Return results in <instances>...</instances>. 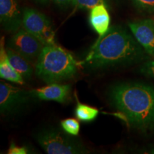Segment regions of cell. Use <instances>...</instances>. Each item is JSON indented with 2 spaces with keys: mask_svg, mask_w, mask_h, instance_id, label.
<instances>
[{
  "mask_svg": "<svg viewBox=\"0 0 154 154\" xmlns=\"http://www.w3.org/2000/svg\"><path fill=\"white\" fill-rule=\"evenodd\" d=\"M34 1L38 4H40V5H47L50 2V0H34Z\"/></svg>",
  "mask_w": 154,
  "mask_h": 154,
  "instance_id": "cell-21",
  "label": "cell"
},
{
  "mask_svg": "<svg viewBox=\"0 0 154 154\" xmlns=\"http://www.w3.org/2000/svg\"><path fill=\"white\" fill-rule=\"evenodd\" d=\"M73 0H54V2L60 8H66L72 5Z\"/></svg>",
  "mask_w": 154,
  "mask_h": 154,
  "instance_id": "cell-20",
  "label": "cell"
},
{
  "mask_svg": "<svg viewBox=\"0 0 154 154\" xmlns=\"http://www.w3.org/2000/svg\"><path fill=\"white\" fill-rule=\"evenodd\" d=\"M109 101L119 115L130 126L139 131H154V87L139 82L122 83L113 86Z\"/></svg>",
  "mask_w": 154,
  "mask_h": 154,
  "instance_id": "cell-2",
  "label": "cell"
},
{
  "mask_svg": "<svg viewBox=\"0 0 154 154\" xmlns=\"http://www.w3.org/2000/svg\"><path fill=\"white\" fill-rule=\"evenodd\" d=\"M99 111L96 108L90 106L80 102H77L75 109V116L79 120L84 122H91L94 121L98 114Z\"/></svg>",
  "mask_w": 154,
  "mask_h": 154,
  "instance_id": "cell-14",
  "label": "cell"
},
{
  "mask_svg": "<svg viewBox=\"0 0 154 154\" xmlns=\"http://www.w3.org/2000/svg\"><path fill=\"white\" fill-rule=\"evenodd\" d=\"M72 86L69 84H60L57 83L36 88L31 91L32 96L42 101H53L58 103H66L69 97Z\"/></svg>",
  "mask_w": 154,
  "mask_h": 154,
  "instance_id": "cell-10",
  "label": "cell"
},
{
  "mask_svg": "<svg viewBox=\"0 0 154 154\" xmlns=\"http://www.w3.org/2000/svg\"><path fill=\"white\" fill-rule=\"evenodd\" d=\"M149 57L134 35L123 26L116 25L96 42L82 63L88 69H99L136 63Z\"/></svg>",
  "mask_w": 154,
  "mask_h": 154,
  "instance_id": "cell-1",
  "label": "cell"
},
{
  "mask_svg": "<svg viewBox=\"0 0 154 154\" xmlns=\"http://www.w3.org/2000/svg\"><path fill=\"white\" fill-rule=\"evenodd\" d=\"M7 52L11 66L24 80L29 79L34 72L32 63L10 48L7 47Z\"/></svg>",
  "mask_w": 154,
  "mask_h": 154,
  "instance_id": "cell-13",
  "label": "cell"
},
{
  "mask_svg": "<svg viewBox=\"0 0 154 154\" xmlns=\"http://www.w3.org/2000/svg\"><path fill=\"white\" fill-rule=\"evenodd\" d=\"M128 27L135 38L147 54L154 59V20L144 19L128 23Z\"/></svg>",
  "mask_w": 154,
  "mask_h": 154,
  "instance_id": "cell-8",
  "label": "cell"
},
{
  "mask_svg": "<svg viewBox=\"0 0 154 154\" xmlns=\"http://www.w3.org/2000/svg\"><path fill=\"white\" fill-rule=\"evenodd\" d=\"M44 44L33 34L25 29H19L11 36L8 42L10 49L22 56L29 62H36Z\"/></svg>",
  "mask_w": 154,
  "mask_h": 154,
  "instance_id": "cell-6",
  "label": "cell"
},
{
  "mask_svg": "<svg viewBox=\"0 0 154 154\" xmlns=\"http://www.w3.org/2000/svg\"><path fill=\"white\" fill-rule=\"evenodd\" d=\"M36 74L48 84L70 79L77 72V62L71 54L55 43L44 45L35 64Z\"/></svg>",
  "mask_w": 154,
  "mask_h": 154,
  "instance_id": "cell-3",
  "label": "cell"
},
{
  "mask_svg": "<svg viewBox=\"0 0 154 154\" xmlns=\"http://www.w3.org/2000/svg\"><path fill=\"white\" fill-rule=\"evenodd\" d=\"M23 29L36 36L44 45L54 43L55 32L49 19L34 9H23Z\"/></svg>",
  "mask_w": 154,
  "mask_h": 154,
  "instance_id": "cell-5",
  "label": "cell"
},
{
  "mask_svg": "<svg viewBox=\"0 0 154 154\" xmlns=\"http://www.w3.org/2000/svg\"><path fill=\"white\" fill-rule=\"evenodd\" d=\"M23 11L17 0H0V22L6 32L15 33L22 26Z\"/></svg>",
  "mask_w": 154,
  "mask_h": 154,
  "instance_id": "cell-9",
  "label": "cell"
},
{
  "mask_svg": "<svg viewBox=\"0 0 154 154\" xmlns=\"http://www.w3.org/2000/svg\"><path fill=\"white\" fill-rule=\"evenodd\" d=\"M136 9L149 14H154V0H131Z\"/></svg>",
  "mask_w": 154,
  "mask_h": 154,
  "instance_id": "cell-17",
  "label": "cell"
},
{
  "mask_svg": "<svg viewBox=\"0 0 154 154\" xmlns=\"http://www.w3.org/2000/svg\"><path fill=\"white\" fill-rule=\"evenodd\" d=\"M100 4L108 5V0H73L72 6L77 9L91 10Z\"/></svg>",
  "mask_w": 154,
  "mask_h": 154,
  "instance_id": "cell-16",
  "label": "cell"
},
{
  "mask_svg": "<svg viewBox=\"0 0 154 154\" xmlns=\"http://www.w3.org/2000/svg\"><path fill=\"white\" fill-rule=\"evenodd\" d=\"M32 96L25 91L1 82L0 83V111L3 115L14 114L26 106Z\"/></svg>",
  "mask_w": 154,
  "mask_h": 154,
  "instance_id": "cell-7",
  "label": "cell"
},
{
  "mask_svg": "<svg viewBox=\"0 0 154 154\" xmlns=\"http://www.w3.org/2000/svg\"><path fill=\"white\" fill-rule=\"evenodd\" d=\"M139 72L144 76L154 79V59L145 61L139 68Z\"/></svg>",
  "mask_w": 154,
  "mask_h": 154,
  "instance_id": "cell-18",
  "label": "cell"
},
{
  "mask_svg": "<svg viewBox=\"0 0 154 154\" xmlns=\"http://www.w3.org/2000/svg\"><path fill=\"white\" fill-rule=\"evenodd\" d=\"M61 126L63 131L67 134L76 136L80 130V124L78 120L75 119H66L61 121Z\"/></svg>",
  "mask_w": 154,
  "mask_h": 154,
  "instance_id": "cell-15",
  "label": "cell"
},
{
  "mask_svg": "<svg viewBox=\"0 0 154 154\" xmlns=\"http://www.w3.org/2000/svg\"><path fill=\"white\" fill-rule=\"evenodd\" d=\"M88 21L93 29L99 35V41L110 29L111 17L108 10V5L100 4L90 10Z\"/></svg>",
  "mask_w": 154,
  "mask_h": 154,
  "instance_id": "cell-11",
  "label": "cell"
},
{
  "mask_svg": "<svg viewBox=\"0 0 154 154\" xmlns=\"http://www.w3.org/2000/svg\"><path fill=\"white\" fill-rule=\"evenodd\" d=\"M29 150L26 146H19L14 143H11L8 150L9 154H26Z\"/></svg>",
  "mask_w": 154,
  "mask_h": 154,
  "instance_id": "cell-19",
  "label": "cell"
},
{
  "mask_svg": "<svg viewBox=\"0 0 154 154\" xmlns=\"http://www.w3.org/2000/svg\"><path fill=\"white\" fill-rule=\"evenodd\" d=\"M0 76L9 82L23 84L24 79L11 65L8 59L7 48L5 47V39L2 38L0 47Z\"/></svg>",
  "mask_w": 154,
  "mask_h": 154,
  "instance_id": "cell-12",
  "label": "cell"
},
{
  "mask_svg": "<svg viewBox=\"0 0 154 154\" xmlns=\"http://www.w3.org/2000/svg\"><path fill=\"white\" fill-rule=\"evenodd\" d=\"M55 128H46L36 134V140L48 154H85L89 151L82 141Z\"/></svg>",
  "mask_w": 154,
  "mask_h": 154,
  "instance_id": "cell-4",
  "label": "cell"
}]
</instances>
